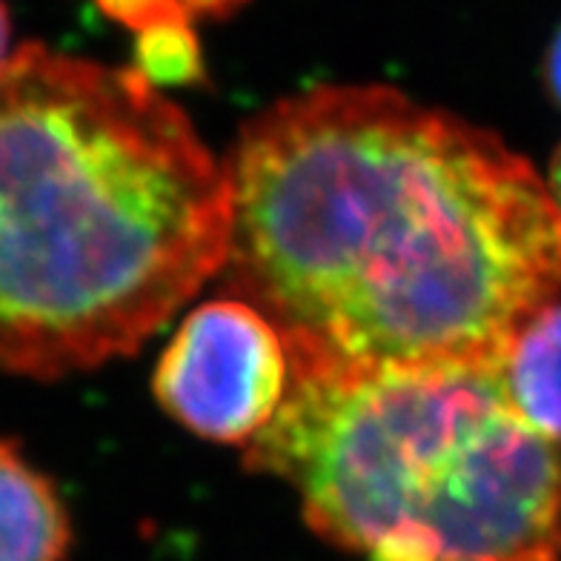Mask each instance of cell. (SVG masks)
<instances>
[{
    "label": "cell",
    "instance_id": "cell-2",
    "mask_svg": "<svg viewBox=\"0 0 561 561\" xmlns=\"http://www.w3.org/2000/svg\"><path fill=\"white\" fill-rule=\"evenodd\" d=\"M227 167L133 67L18 46L0 67V369L129 355L227 264Z\"/></svg>",
    "mask_w": 561,
    "mask_h": 561
},
{
    "label": "cell",
    "instance_id": "cell-8",
    "mask_svg": "<svg viewBox=\"0 0 561 561\" xmlns=\"http://www.w3.org/2000/svg\"><path fill=\"white\" fill-rule=\"evenodd\" d=\"M98 9L129 32L152 30L163 23H198L207 18H227L250 0H95Z\"/></svg>",
    "mask_w": 561,
    "mask_h": 561
},
{
    "label": "cell",
    "instance_id": "cell-10",
    "mask_svg": "<svg viewBox=\"0 0 561 561\" xmlns=\"http://www.w3.org/2000/svg\"><path fill=\"white\" fill-rule=\"evenodd\" d=\"M12 18H9V7L0 0V67L12 58Z\"/></svg>",
    "mask_w": 561,
    "mask_h": 561
},
{
    "label": "cell",
    "instance_id": "cell-7",
    "mask_svg": "<svg viewBox=\"0 0 561 561\" xmlns=\"http://www.w3.org/2000/svg\"><path fill=\"white\" fill-rule=\"evenodd\" d=\"M133 69L158 89L201 81L204 58L193 23H167L135 35Z\"/></svg>",
    "mask_w": 561,
    "mask_h": 561
},
{
    "label": "cell",
    "instance_id": "cell-3",
    "mask_svg": "<svg viewBox=\"0 0 561 561\" xmlns=\"http://www.w3.org/2000/svg\"><path fill=\"white\" fill-rule=\"evenodd\" d=\"M244 461L364 561H561V442L513 410L495 367L289 362Z\"/></svg>",
    "mask_w": 561,
    "mask_h": 561
},
{
    "label": "cell",
    "instance_id": "cell-9",
    "mask_svg": "<svg viewBox=\"0 0 561 561\" xmlns=\"http://www.w3.org/2000/svg\"><path fill=\"white\" fill-rule=\"evenodd\" d=\"M545 87L561 110V23L545 53Z\"/></svg>",
    "mask_w": 561,
    "mask_h": 561
},
{
    "label": "cell",
    "instance_id": "cell-1",
    "mask_svg": "<svg viewBox=\"0 0 561 561\" xmlns=\"http://www.w3.org/2000/svg\"><path fill=\"white\" fill-rule=\"evenodd\" d=\"M227 278L289 362L495 367L561 296V209L488 129L390 87H318L241 129Z\"/></svg>",
    "mask_w": 561,
    "mask_h": 561
},
{
    "label": "cell",
    "instance_id": "cell-6",
    "mask_svg": "<svg viewBox=\"0 0 561 561\" xmlns=\"http://www.w3.org/2000/svg\"><path fill=\"white\" fill-rule=\"evenodd\" d=\"M507 401L541 436L561 442V304L533 316L502 362Z\"/></svg>",
    "mask_w": 561,
    "mask_h": 561
},
{
    "label": "cell",
    "instance_id": "cell-4",
    "mask_svg": "<svg viewBox=\"0 0 561 561\" xmlns=\"http://www.w3.org/2000/svg\"><path fill=\"white\" fill-rule=\"evenodd\" d=\"M152 385L167 415L195 436L250 444L287 396V344L244 298L207 301L178 327Z\"/></svg>",
    "mask_w": 561,
    "mask_h": 561
},
{
    "label": "cell",
    "instance_id": "cell-11",
    "mask_svg": "<svg viewBox=\"0 0 561 561\" xmlns=\"http://www.w3.org/2000/svg\"><path fill=\"white\" fill-rule=\"evenodd\" d=\"M547 190L553 195V201L561 209V144L553 152V161H550V178H547Z\"/></svg>",
    "mask_w": 561,
    "mask_h": 561
},
{
    "label": "cell",
    "instance_id": "cell-5",
    "mask_svg": "<svg viewBox=\"0 0 561 561\" xmlns=\"http://www.w3.org/2000/svg\"><path fill=\"white\" fill-rule=\"evenodd\" d=\"M67 504L15 442L0 438V561H67Z\"/></svg>",
    "mask_w": 561,
    "mask_h": 561
}]
</instances>
